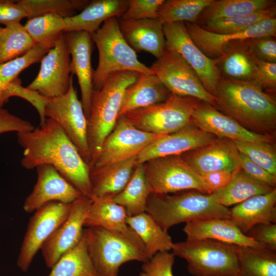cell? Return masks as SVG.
I'll return each instance as SVG.
<instances>
[{"label":"cell","mask_w":276,"mask_h":276,"mask_svg":"<svg viewBox=\"0 0 276 276\" xmlns=\"http://www.w3.org/2000/svg\"><path fill=\"white\" fill-rule=\"evenodd\" d=\"M17 137L24 149L22 167L31 170L51 165L82 195L91 198L90 167L56 121L47 118L40 127L18 132Z\"/></svg>","instance_id":"cell-1"},{"label":"cell","mask_w":276,"mask_h":276,"mask_svg":"<svg viewBox=\"0 0 276 276\" xmlns=\"http://www.w3.org/2000/svg\"><path fill=\"white\" fill-rule=\"evenodd\" d=\"M215 107L252 132L272 135L276 128V101L260 86L221 77L213 94Z\"/></svg>","instance_id":"cell-2"},{"label":"cell","mask_w":276,"mask_h":276,"mask_svg":"<svg viewBox=\"0 0 276 276\" xmlns=\"http://www.w3.org/2000/svg\"><path fill=\"white\" fill-rule=\"evenodd\" d=\"M139 73L120 71L111 74L101 88L93 91L87 120V141L91 167L96 162L103 143L119 118L126 89L137 79Z\"/></svg>","instance_id":"cell-3"},{"label":"cell","mask_w":276,"mask_h":276,"mask_svg":"<svg viewBox=\"0 0 276 276\" xmlns=\"http://www.w3.org/2000/svg\"><path fill=\"white\" fill-rule=\"evenodd\" d=\"M146 212L165 232L183 222L210 218L230 219L229 209L216 202L211 194L193 190L173 195L151 193Z\"/></svg>","instance_id":"cell-4"},{"label":"cell","mask_w":276,"mask_h":276,"mask_svg":"<svg viewBox=\"0 0 276 276\" xmlns=\"http://www.w3.org/2000/svg\"><path fill=\"white\" fill-rule=\"evenodd\" d=\"M91 35L99 54L98 66L94 74V90L100 89L109 76L117 72L152 73L149 67L139 60L136 52L125 40L118 17L105 20Z\"/></svg>","instance_id":"cell-5"},{"label":"cell","mask_w":276,"mask_h":276,"mask_svg":"<svg viewBox=\"0 0 276 276\" xmlns=\"http://www.w3.org/2000/svg\"><path fill=\"white\" fill-rule=\"evenodd\" d=\"M87 252L98 276H120L124 263L148 261L143 245L127 236L100 227L84 229Z\"/></svg>","instance_id":"cell-6"},{"label":"cell","mask_w":276,"mask_h":276,"mask_svg":"<svg viewBox=\"0 0 276 276\" xmlns=\"http://www.w3.org/2000/svg\"><path fill=\"white\" fill-rule=\"evenodd\" d=\"M172 252L185 259L193 276H238L237 245L212 239L174 243Z\"/></svg>","instance_id":"cell-7"},{"label":"cell","mask_w":276,"mask_h":276,"mask_svg":"<svg viewBox=\"0 0 276 276\" xmlns=\"http://www.w3.org/2000/svg\"><path fill=\"white\" fill-rule=\"evenodd\" d=\"M201 102L171 94L165 101L124 115L137 129L156 134H168L191 124L193 113Z\"/></svg>","instance_id":"cell-8"},{"label":"cell","mask_w":276,"mask_h":276,"mask_svg":"<svg viewBox=\"0 0 276 276\" xmlns=\"http://www.w3.org/2000/svg\"><path fill=\"white\" fill-rule=\"evenodd\" d=\"M143 164L152 193L166 194L193 190L209 194L201 176L180 155L159 157Z\"/></svg>","instance_id":"cell-9"},{"label":"cell","mask_w":276,"mask_h":276,"mask_svg":"<svg viewBox=\"0 0 276 276\" xmlns=\"http://www.w3.org/2000/svg\"><path fill=\"white\" fill-rule=\"evenodd\" d=\"M149 67L171 94L215 106V97L205 89L194 70L172 49L166 46L162 55Z\"/></svg>","instance_id":"cell-10"},{"label":"cell","mask_w":276,"mask_h":276,"mask_svg":"<svg viewBox=\"0 0 276 276\" xmlns=\"http://www.w3.org/2000/svg\"><path fill=\"white\" fill-rule=\"evenodd\" d=\"M44 116L56 121L90 166L91 157L87 141V120L76 89L71 82L64 95L49 99Z\"/></svg>","instance_id":"cell-11"},{"label":"cell","mask_w":276,"mask_h":276,"mask_svg":"<svg viewBox=\"0 0 276 276\" xmlns=\"http://www.w3.org/2000/svg\"><path fill=\"white\" fill-rule=\"evenodd\" d=\"M40 61L37 76L27 87L47 99L65 94L73 81L65 32Z\"/></svg>","instance_id":"cell-12"},{"label":"cell","mask_w":276,"mask_h":276,"mask_svg":"<svg viewBox=\"0 0 276 276\" xmlns=\"http://www.w3.org/2000/svg\"><path fill=\"white\" fill-rule=\"evenodd\" d=\"M71 204L50 202L34 212L28 223L17 261L22 271H28L43 243L66 219Z\"/></svg>","instance_id":"cell-13"},{"label":"cell","mask_w":276,"mask_h":276,"mask_svg":"<svg viewBox=\"0 0 276 276\" xmlns=\"http://www.w3.org/2000/svg\"><path fill=\"white\" fill-rule=\"evenodd\" d=\"M164 135L142 131L124 116H121L104 140L92 167H101L136 156L148 145Z\"/></svg>","instance_id":"cell-14"},{"label":"cell","mask_w":276,"mask_h":276,"mask_svg":"<svg viewBox=\"0 0 276 276\" xmlns=\"http://www.w3.org/2000/svg\"><path fill=\"white\" fill-rule=\"evenodd\" d=\"M166 46L177 52L198 75L205 89L213 96L221 76L216 59L206 56L195 44L185 22L163 25Z\"/></svg>","instance_id":"cell-15"},{"label":"cell","mask_w":276,"mask_h":276,"mask_svg":"<svg viewBox=\"0 0 276 276\" xmlns=\"http://www.w3.org/2000/svg\"><path fill=\"white\" fill-rule=\"evenodd\" d=\"M91 202V198L82 195L72 202L66 219L43 243L40 250L48 267L52 268L63 254L79 243Z\"/></svg>","instance_id":"cell-16"},{"label":"cell","mask_w":276,"mask_h":276,"mask_svg":"<svg viewBox=\"0 0 276 276\" xmlns=\"http://www.w3.org/2000/svg\"><path fill=\"white\" fill-rule=\"evenodd\" d=\"M191 124L216 137L233 141L272 143L274 141L273 135L249 131L213 105L202 101L195 109Z\"/></svg>","instance_id":"cell-17"},{"label":"cell","mask_w":276,"mask_h":276,"mask_svg":"<svg viewBox=\"0 0 276 276\" xmlns=\"http://www.w3.org/2000/svg\"><path fill=\"white\" fill-rule=\"evenodd\" d=\"M37 181L23 205L27 213L34 212L50 202L72 203L81 193L65 179L53 166L41 165L36 168Z\"/></svg>","instance_id":"cell-18"},{"label":"cell","mask_w":276,"mask_h":276,"mask_svg":"<svg viewBox=\"0 0 276 276\" xmlns=\"http://www.w3.org/2000/svg\"><path fill=\"white\" fill-rule=\"evenodd\" d=\"M185 24L195 44L213 59L219 58L224 47L231 41L276 36V18L264 20L239 32L225 34L210 32L194 23Z\"/></svg>","instance_id":"cell-19"},{"label":"cell","mask_w":276,"mask_h":276,"mask_svg":"<svg viewBox=\"0 0 276 276\" xmlns=\"http://www.w3.org/2000/svg\"><path fill=\"white\" fill-rule=\"evenodd\" d=\"M217 137L190 124L182 129L162 136L137 155V165L159 157L180 155L204 146Z\"/></svg>","instance_id":"cell-20"},{"label":"cell","mask_w":276,"mask_h":276,"mask_svg":"<svg viewBox=\"0 0 276 276\" xmlns=\"http://www.w3.org/2000/svg\"><path fill=\"white\" fill-rule=\"evenodd\" d=\"M71 59L72 75H76L80 88L81 102L86 118L89 116L91 98L94 90V71L91 56L93 41L90 33L77 31L65 32Z\"/></svg>","instance_id":"cell-21"},{"label":"cell","mask_w":276,"mask_h":276,"mask_svg":"<svg viewBox=\"0 0 276 276\" xmlns=\"http://www.w3.org/2000/svg\"><path fill=\"white\" fill-rule=\"evenodd\" d=\"M237 149L233 141L217 137L201 147L180 154L199 175L219 170L233 172L239 167Z\"/></svg>","instance_id":"cell-22"},{"label":"cell","mask_w":276,"mask_h":276,"mask_svg":"<svg viewBox=\"0 0 276 276\" xmlns=\"http://www.w3.org/2000/svg\"><path fill=\"white\" fill-rule=\"evenodd\" d=\"M188 240L212 239L242 247H266L244 234L229 218H210L186 223Z\"/></svg>","instance_id":"cell-23"},{"label":"cell","mask_w":276,"mask_h":276,"mask_svg":"<svg viewBox=\"0 0 276 276\" xmlns=\"http://www.w3.org/2000/svg\"><path fill=\"white\" fill-rule=\"evenodd\" d=\"M256 59L247 39L227 43L216 60L221 77L251 82L261 87Z\"/></svg>","instance_id":"cell-24"},{"label":"cell","mask_w":276,"mask_h":276,"mask_svg":"<svg viewBox=\"0 0 276 276\" xmlns=\"http://www.w3.org/2000/svg\"><path fill=\"white\" fill-rule=\"evenodd\" d=\"M119 26L125 40L135 52H148L156 59L163 54L166 39L163 24L157 19L121 20Z\"/></svg>","instance_id":"cell-25"},{"label":"cell","mask_w":276,"mask_h":276,"mask_svg":"<svg viewBox=\"0 0 276 276\" xmlns=\"http://www.w3.org/2000/svg\"><path fill=\"white\" fill-rule=\"evenodd\" d=\"M230 219L245 234L260 223H276V188L250 197L229 209Z\"/></svg>","instance_id":"cell-26"},{"label":"cell","mask_w":276,"mask_h":276,"mask_svg":"<svg viewBox=\"0 0 276 276\" xmlns=\"http://www.w3.org/2000/svg\"><path fill=\"white\" fill-rule=\"evenodd\" d=\"M137 165V156L101 167H91V197H112L129 182Z\"/></svg>","instance_id":"cell-27"},{"label":"cell","mask_w":276,"mask_h":276,"mask_svg":"<svg viewBox=\"0 0 276 276\" xmlns=\"http://www.w3.org/2000/svg\"><path fill=\"white\" fill-rule=\"evenodd\" d=\"M91 199L92 202L87 212L84 226L100 227L119 233L142 244L136 234L127 224L126 219L128 216L123 207L114 203L111 197H93Z\"/></svg>","instance_id":"cell-28"},{"label":"cell","mask_w":276,"mask_h":276,"mask_svg":"<svg viewBox=\"0 0 276 276\" xmlns=\"http://www.w3.org/2000/svg\"><path fill=\"white\" fill-rule=\"evenodd\" d=\"M171 93L152 73H139L136 80L126 90L119 117L128 112L167 100Z\"/></svg>","instance_id":"cell-29"},{"label":"cell","mask_w":276,"mask_h":276,"mask_svg":"<svg viewBox=\"0 0 276 276\" xmlns=\"http://www.w3.org/2000/svg\"><path fill=\"white\" fill-rule=\"evenodd\" d=\"M128 4V0L90 1L79 13L64 18V32L82 31L92 34L108 18L122 16Z\"/></svg>","instance_id":"cell-30"},{"label":"cell","mask_w":276,"mask_h":276,"mask_svg":"<svg viewBox=\"0 0 276 276\" xmlns=\"http://www.w3.org/2000/svg\"><path fill=\"white\" fill-rule=\"evenodd\" d=\"M274 189L251 178L239 167L233 172L229 185L211 195L216 202L227 207L252 196L267 194Z\"/></svg>","instance_id":"cell-31"},{"label":"cell","mask_w":276,"mask_h":276,"mask_svg":"<svg viewBox=\"0 0 276 276\" xmlns=\"http://www.w3.org/2000/svg\"><path fill=\"white\" fill-rule=\"evenodd\" d=\"M126 222L140 239L150 259L158 252L172 249L174 243L171 237L146 212L127 216Z\"/></svg>","instance_id":"cell-32"},{"label":"cell","mask_w":276,"mask_h":276,"mask_svg":"<svg viewBox=\"0 0 276 276\" xmlns=\"http://www.w3.org/2000/svg\"><path fill=\"white\" fill-rule=\"evenodd\" d=\"M275 4L274 0H213L194 24L201 27L210 22L251 13Z\"/></svg>","instance_id":"cell-33"},{"label":"cell","mask_w":276,"mask_h":276,"mask_svg":"<svg viewBox=\"0 0 276 276\" xmlns=\"http://www.w3.org/2000/svg\"><path fill=\"white\" fill-rule=\"evenodd\" d=\"M151 193L143 164H137L126 187L111 199L124 208L128 216H133L146 212Z\"/></svg>","instance_id":"cell-34"},{"label":"cell","mask_w":276,"mask_h":276,"mask_svg":"<svg viewBox=\"0 0 276 276\" xmlns=\"http://www.w3.org/2000/svg\"><path fill=\"white\" fill-rule=\"evenodd\" d=\"M238 276H276V251L237 246Z\"/></svg>","instance_id":"cell-35"},{"label":"cell","mask_w":276,"mask_h":276,"mask_svg":"<svg viewBox=\"0 0 276 276\" xmlns=\"http://www.w3.org/2000/svg\"><path fill=\"white\" fill-rule=\"evenodd\" d=\"M48 276H98L87 252L84 229L79 243L61 256Z\"/></svg>","instance_id":"cell-36"},{"label":"cell","mask_w":276,"mask_h":276,"mask_svg":"<svg viewBox=\"0 0 276 276\" xmlns=\"http://www.w3.org/2000/svg\"><path fill=\"white\" fill-rule=\"evenodd\" d=\"M35 44L53 48L65 31L64 18L55 13H47L30 18L24 26Z\"/></svg>","instance_id":"cell-37"},{"label":"cell","mask_w":276,"mask_h":276,"mask_svg":"<svg viewBox=\"0 0 276 276\" xmlns=\"http://www.w3.org/2000/svg\"><path fill=\"white\" fill-rule=\"evenodd\" d=\"M213 0H167L160 6L157 19L163 25L173 22L194 23Z\"/></svg>","instance_id":"cell-38"},{"label":"cell","mask_w":276,"mask_h":276,"mask_svg":"<svg viewBox=\"0 0 276 276\" xmlns=\"http://www.w3.org/2000/svg\"><path fill=\"white\" fill-rule=\"evenodd\" d=\"M34 45L21 24L6 26L0 33V64L25 55Z\"/></svg>","instance_id":"cell-39"},{"label":"cell","mask_w":276,"mask_h":276,"mask_svg":"<svg viewBox=\"0 0 276 276\" xmlns=\"http://www.w3.org/2000/svg\"><path fill=\"white\" fill-rule=\"evenodd\" d=\"M32 18L47 13H55L63 18L72 17L82 11L90 2L88 0H18Z\"/></svg>","instance_id":"cell-40"},{"label":"cell","mask_w":276,"mask_h":276,"mask_svg":"<svg viewBox=\"0 0 276 276\" xmlns=\"http://www.w3.org/2000/svg\"><path fill=\"white\" fill-rule=\"evenodd\" d=\"M275 16L274 5L251 13L215 20L201 27L218 34L234 33L244 31L264 20L276 18Z\"/></svg>","instance_id":"cell-41"},{"label":"cell","mask_w":276,"mask_h":276,"mask_svg":"<svg viewBox=\"0 0 276 276\" xmlns=\"http://www.w3.org/2000/svg\"><path fill=\"white\" fill-rule=\"evenodd\" d=\"M238 151L276 177V150L272 143L233 141Z\"/></svg>","instance_id":"cell-42"},{"label":"cell","mask_w":276,"mask_h":276,"mask_svg":"<svg viewBox=\"0 0 276 276\" xmlns=\"http://www.w3.org/2000/svg\"><path fill=\"white\" fill-rule=\"evenodd\" d=\"M50 49L37 44L26 54L0 64V85H6L18 77L24 70L40 61Z\"/></svg>","instance_id":"cell-43"},{"label":"cell","mask_w":276,"mask_h":276,"mask_svg":"<svg viewBox=\"0 0 276 276\" xmlns=\"http://www.w3.org/2000/svg\"><path fill=\"white\" fill-rule=\"evenodd\" d=\"M18 97L30 102L37 110L44 106L46 99L37 92L21 85V81L17 77L6 85H0V107H3L10 97Z\"/></svg>","instance_id":"cell-44"},{"label":"cell","mask_w":276,"mask_h":276,"mask_svg":"<svg viewBox=\"0 0 276 276\" xmlns=\"http://www.w3.org/2000/svg\"><path fill=\"white\" fill-rule=\"evenodd\" d=\"M175 257L169 251L156 253L143 263L139 276H174L172 268Z\"/></svg>","instance_id":"cell-45"},{"label":"cell","mask_w":276,"mask_h":276,"mask_svg":"<svg viewBox=\"0 0 276 276\" xmlns=\"http://www.w3.org/2000/svg\"><path fill=\"white\" fill-rule=\"evenodd\" d=\"M165 0H128V6L122 20L157 19V12Z\"/></svg>","instance_id":"cell-46"},{"label":"cell","mask_w":276,"mask_h":276,"mask_svg":"<svg viewBox=\"0 0 276 276\" xmlns=\"http://www.w3.org/2000/svg\"><path fill=\"white\" fill-rule=\"evenodd\" d=\"M251 52L259 59L276 63L275 37L267 36L248 39Z\"/></svg>","instance_id":"cell-47"},{"label":"cell","mask_w":276,"mask_h":276,"mask_svg":"<svg viewBox=\"0 0 276 276\" xmlns=\"http://www.w3.org/2000/svg\"><path fill=\"white\" fill-rule=\"evenodd\" d=\"M239 167L250 177L270 187L275 188L276 177L239 152Z\"/></svg>","instance_id":"cell-48"},{"label":"cell","mask_w":276,"mask_h":276,"mask_svg":"<svg viewBox=\"0 0 276 276\" xmlns=\"http://www.w3.org/2000/svg\"><path fill=\"white\" fill-rule=\"evenodd\" d=\"M245 234L267 248L276 251V223L256 224Z\"/></svg>","instance_id":"cell-49"},{"label":"cell","mask_w":276,"mask_h":276,"mask_svg":"<svg viewBox=\"0 0 276 276\" xmlns=\"http://www.w3.org/2000/svg\"><path fill=\"white\" fill-rule=\"evenodd\" d=\"M35 128L29 121L21 119L0 107V134L9 132H24Z\"/></svg>","instance_id":"cell-50"},{"label":"cell","mask_w":276,"mask_h":276,"mask_svg":"<svg viewBox=\"0 0 276 276\" xmlns=\"http://www.w3.org/2000/svg\"><path fill=\"white\" fill-rule=\"evenodd\" d=\"M28 16L26 9L16 1L0 0V24L7 26L20 23L22 19Z\"/></svg>","instance_id":"cell-51"},{"label":"cell","mask_w":276,"mask_h":276,"mask_svg":"<svg viewBox=\"0 0 276 276\" xmlns=\"http://www.w3.org/2000/svg\"><path fill=\"white\" fill-rule=\"evenodd\" d=\"M261 86L265 91L275 92L276 89V63L262 61L256 57Z\"/></svg>","instance_id":"cell-52"},{"label":"cell","mask_w":276,"mask_h":276,"mask_svg":"<svg viewBox=\"0 0 276 276\" xmlns=\"http://www.w3.org/2000/svg\"><path fill=\"white\" fill-rule=\"evenodd\" d=\"M209 194L222 190L231 182L233 172L219 170L213 171L200 175Z\"/></svg>","instance_id":"cell-53"},{"label":"cell","mask_w":276,"mask_h":276,"mask_svg":"<svg viewBox=\"0 0 276 276\" xmlns=\"http://www.w3.org/2000/svg\"><path fill=\"white\" fill-rule=\"evenodd\" d=\"M3 29V28L0 27V33L2 31Z\"/></svg>","instance_id":"cell-54"}]
</instances>
